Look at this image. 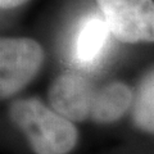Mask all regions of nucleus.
<instances>
[{
  "mask_svg": "<svg viewBox=\"0 0 154 154\" xmlns=\"http://www.w3.org/2000/svg\"><path fill=\"white\" fill-rule=\"evenodd\" d=\"M9 118L35 154H69L79 144L75 123L36 98L13 102Z\"/></svg>",
  "mask_w": 154,
  "mask_h": 154,
  "instance_id": "f257e3e1",
  "label": "nucleus"
},
{
  "mask_svg": "<svg viewBox=\"0 0 154 154\" xmlns=\"http://www.w3.org/2000/svg\"><path fill=\"white\" fill-rule=\"evenodd\" d=\"M45 59L42 46L28 37H4L0 41V94L9 98L32 81Z\"/></svg>",
  "mask_w": 154,
  "mask_h": 154,
  "instance_id": "f03ea898",
  "label": "nucleus"
},
{
  "mask_svg": "<svg viewBox=\"0 0 154 154\" xmlns=\"http://www.w3.org/2000/svg\"><path fill=\"white\" fill-rule=\"evenodd\" d=\"M112 36L125 44L154 42V0H95Z\"/></svg>",
  "mask_w": 154,
  "mask_h": 154,
  "instance_id": "7ed1b4c3",
  "label": "nucleus"
},
{
  "mask_svg": "<svg viewBox=\"0 0 154 154\" xmlns=\"http://www.w3.org/2000/svg\"><path fill=\"white\" fill-rule=\"evenodd\" d=\"M96 90L93 82L75 71L63 72L51 82L48 99L57 113L72 122L90 119Z\"/></svg>",
  "mask_w": 154,
  "mask_h": 154,
  "instance_id": "20e7f679",
  "label": "nucleus"
},
{
  "mask_svg": "<svg viewBox=\"0 0 154 154\" xmlns=\"http://www.w3.org/2000/svg\"><path fill=\"white\" fill-rule=\"evenodd\" d=\"M110 33L103 16L88 14L80 19L68 44V57L82 71L95 69L108 54Z\"/></svg>",
  "mask_w": 154,
  "mask_h": 154,
  "instance_id": "39448f33",
  "label": "nucleus"
},
{
  "mask_svg": "<svg viewBox=\"0 0 154 154\" xmlns=\"http://www.w3.org/2000/svg\"><path fill=\"white\" fill-rule=\"evenodd\" d=\"M135 95L126 84L113 81L96 90L90 121L108 125L121 119L132 108Z\"/></svg>",
  "mask_w": 154,
  "mask_h": 154,
  "instance_id": "423d86ee",
  "label": "nucleus"
},
{
  "mask_svg": "<svg viewBox=\"0 0 154 154\" xmlns=\"http://www.w3.org/2000/svg\"><path fill=\"white\" fill-rule=\"evenodd\" d=\"M132 121L140 131L154 135V68L137 85L132 104Z\"/></svg>",
  "mask_w": 154,
  "mask_h": 154,
  "instance_id": "0eeeda50",
  "label": "nucleus"
},
{
  "mask_svg": "<svg viewBox=\"0 0 154 154\" xmlns=\"http://www.w3.org/2000/svg\"><path fill=\"white\" fill-rule=\"evenodd\" d=\"M28 0H0V5H2V9H14L17 7H21L22 4H25Z\"/></svg>",
  "mask_w": 154,
  "mask_h": 154,
  "instance_id": "6e6552de",
  "label": "nucleus"
}]
</instances>
